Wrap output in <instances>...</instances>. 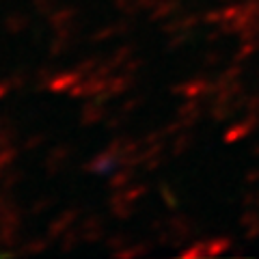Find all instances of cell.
Masks as SVG:
<instances>
[{"instance_id": "2", "label": "cell", "mask_w": 259, "mask_h": 259, "mask_svg": "<svg viewBox=\"0 0 259 259\" xmlns=\"http://www.w3.org/2000/svg\"><path fill=\"white\" fill-rule=\"evenodd\" d=\"M5 91H7V87H5V84H0V97L5 95Z\"/></svg>"}, {"instance_id": "1", "label": "cell", "mask_w": 259, "mask_h": 259, "mask_svg": "<svg viewBox=\"0 0 259 259\" xmlns=\"http://www.w3.org/2000/svg\"><path fill=\"white\" fill-rule=\"evenodd\" d=\"M7 26H9L11 30H22L24 26H26V18H24V15H11V20L7 22Z\"/></svg>"}]
</instances>
